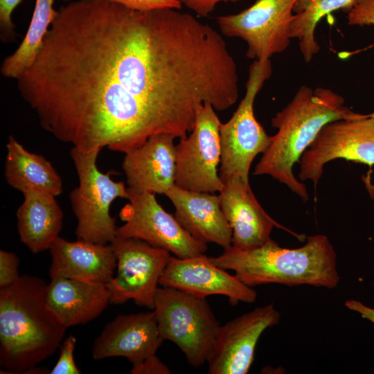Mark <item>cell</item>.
<instances>
[{"instance_id":"obj_2","label":"cell","mask_w":374,"mask_h":374,"mask_svg":"<svg viewBox=\"0 0 374 374\" xmlns=\"http://www.w3.org/2000/svg\"><path fill=\"white\" fill-rule=\"evenodd\" d=\"M47 283L20 276L0 289V364L9 373H26L60 346L66 328L46 300Z\"/></svg>"},{"instance_id":"obj_3","label":"cell","mask_w":374,"mask_h":374,"mask_svg":"<svg viewBox=\"0 0 374 374\" xmlns=\"http://www.w3.org/2000/svg\"><path fill=\"white\" fill-rule=\"evenodd\" d=\"M343 96L332 90L302 85L292 100L271 120L278 132L255 167L253 175H269L285 184L303 201L309 195L293 167L327 124L355 117Z\"/></svg>"},{"instance_id":"obj_11","label":"cell","mask_w":374,"mask_h":374,"mask_svg":"<svg viewBox=\"0 0 374 374\" xmlns=\"http://www.w3.org/2000/svg\"><path fill=\"white\" fill-rule=\"evenodd\" d=\"M110 244L116 257V274L107 283L110 304L133 300L153 310L159 280L170 253L136 238L116 237Z\"/></svg>"},{"instance_id":"obj_10","label":"cell","mask_w":374,"mask_h":374,"mask_svg":"<svg viewBox=\"0 0 374 374\" xmlns=\"http://www.w3.org/2000/svg\"><path fill=\"white\" fill-rule=\"evenodd\" d=\"M215 110L212 105L204 103L197 113L190 134L176 145L175 185L179 188L214 193L224 187L217 172L222 122Z\"/></svg>"},{"instance_id":"obj_13","label":"cell","mask_w":374,"mask_h":374,"mask_svg":"<svg viewBox=\"0 0 374 374\" xmlns=\"http://www.w3.org/2000/svg\"><path fill=\"white\" fill-rule=\"evenodd\" d=\"M280 314L273 304L258 307L220 326L207 359L209 374H246L254 360L258 341Z\"/></svg>"},{"instance_id":"obj_16","label":"cell","mask_w":374,"mask_h":374,"mask_svg":"<svg viewBox=\"0 0 374 374\" xmlns=\"http://www.w3.org/2000/svg\"><path fill=\"white\" fill-rule=\"evenodd\" d=\"M163 341L153 310L120 314L96 339L91 354L96 360L123 357L134 366L154 355Z\"/></svg>"},{"instance_id":"obj_7","label":"cell","mask_w":374,"mask_h":374,"mask_svg":"<svg viewBox=\"0 0 374 374\" xmlns=\"http://www.w3.org/2000/svg\"><path fill=\"white\" fill-rule=\"evenodd\" d=\"M270 59L254 60L249 69L246 92L236 111L220 127L222 154L219 175L225 181L233 175L249 181L252 161L263 153L271 141L253 112L256 96L271 75Z\"/></svg>"},{"instance_id":"obj_8","label":"cell","mask_w":374,"mask_h":374,"mask_svg":"<svg viewBox=\"0 0 374 374\" xmlns=\"http://www.w3.org/2000/svg\"><path fill=\"white\" fill-rule=\"evenodd\" d=\"M129 203L120 211L125 222L117 227L121 238H136L174 256L186 258L204 254L206 244L195 239L157 201L155 194L136 192L128 188Z\"/></svg>"},{"instance_id":"obj_1","label":"cell","mask_w":374,"mask_h":374,"mask_svg":"<svg viewBox=\"0 0 374 374\" xmlns=\"http://www.w3.org/2000/svg\"><path fill=\"white\" fill-rule=\"evenodd\" d=\"M16 80L55 139L125 154L154 134L187 136L213 84L204 44L184 13L103 0L61 6Z\"/></svg>"},{"instance_id":"obj_27","label":"cell","mask_w":374,"mask_h":374,"mask_svg":"<svg viewBox=\"0 0 374 374\" xmlns=\"http://www.w3.org/2000/svg\"><path fill=\"white\" fill-rule=\"evenodd\" d=\"M347 19L348 25L374 26V0H359ZM369 115L374 119V112Z\"/></svg>"},{"instance_id":"obj_18","label":"cell","mask_w":374,"mask_h":374,"mask_svg":"<svg viewBox=\"0 0 374 374\" xmlns=\"http://www.w3.org/2000/svg\"><path fill=\"white\" fill-rule=\"evenodd\" d=\"M166 195L172 202L175 216L195 239L215 243L224 249L232 244V229L220 206L218 195L177 186Z\"/></svg>"},{"instance_id":"obj_30","label":"cell","mask_w":374,"mask_h":374,"mask_svg":"<svg viewBox=\"0 0 374 374\" xmlns=\"http://www.w3.org/2000/svg\"><path fill=\"white\" fill-rule=\"evenodd\" d=\"M132 374H169L170 368L156 355H152L139 364L132 366Z\"/></svg>"},{"instance_id":"obj_29","label":"cell","mask_w":374,"mask_h":374,"mask_svg":"<svg viewBox=\"0 0 374 374\" xmlns=\"http://www.w3.org/2000/svg\"><path fill=\"white\" fill-rule=\"evenodd\" d=\"M23 0H0V26L3 37L10 38L15 35V25L12 14Z\"/></svg>"},{"instance_id":"obj_32","label":"cell","mask_w":374,"mask_h":374,"mask_svg":"<svg viewBox=\"0 0 374 374\" xmlns=\"http://www.w3.org/2000/svg\"><path fill=\"white\" fill-rule=\"evenodd\" d=\"M344 305L348 309L359 314L363 319H367L374 323V308L367 306L361 301L355 299L346 301Z\"/></svg>"},{"instance_id":"obj_12","label":"cell","mask_w":374,"mask_h":374,"mask_svg":"<svg viewBox=\"0 0 374 374\" xmlns=\"http://www.w3.org/2000/svg\"><path fill=\"white\" fill-rule=\"evenodd\" d=\"M337 159L374 165V119L369 114L325 125L301 157L300 181L317 186L324 166Z\"/></svg>"},{"instance_id":"obj_14","label":"cell","mask_w":374,"mask_h":374,"mask_svg":"<svg viewBox=\"0 0 374 374\" xmlns=\"http://www.w3.org/2000/svg\"><path fill=\"white\" fill-rule=\"evenodd\" d=\"M159 285L199 298L226 296L233 305L239 302L253 303L257 298L254 289L242 283L235 275L214 265L204 253L186 258L170 256Z\"/></svg>"},{"instance_id":"obj_20","label":"cell","mask_w":374,"mask_h":374,"mask_svg":"<svg viewBox=\"0 0 374 374\" xmlns=\"http://www.w3.org/2000/svg\"><path fill=\"white\" fill-rule=\"evenodd\" d=\"M110 298L107 284L101 283L53 278L46 287L47 302L66 328L98 317Z\"/></svg>"},{"instance_id":"obj_23","label":"cell","mask_w":374,"mask_h":374,"mask_svg":"<svg viewBox=\"0 0 374 374\" xmlns=\"http://www.w3.org/2000/svg\"><path fill=\"white\" fill-rule=\"evenodd\" d=\"M359 0H297L291 23L292 39L299 41L303 60L308 62L320 50L315 38L318 23L327 15L341 10L348 13Z\"/></svg>"},{"instance_id":"obj_5","label":"cell","mask_w":374,"mask_h":374,"mask_svg":"<svg viewBox=\"0 0 374 374\" xmlns=\"http://www.w3.org/2000/svg\"><path fill=\"white\" fill-rule=\"evenodd\" d=\"M152 310L163 341L175 344L193 367L207 362L220 324L206 298L161 286Z\"/></svg>"},{"instance_id":"obj_15","label":"cell","mask_w":374,"mask_h":374,"mask_svg":"<svg viewBox=\"0 0 374 374\" xmlns=\"http://www.w3.org/2000/svg\"><path fill=\"white\" fill-rule=\"evenodd\" d=\"M224 183L218 195L222 211L232 229L231 246L249 250L265 244L274 227L285 229L262 208L249 181L233 175Z\"/></svg>"},{"instance_id":"obj_26","label":"cell","mask_w":374,"mask_h":374,"mask_svg":"<svg viewBox=\"0 0 374 374\" xmlns=\"http://www.w3.org/2000/svg\"><path fill=\"white\" fill-rule=\"evenodd\" d=\"M19 258L10 251L0 250V289L11 285L19 278Z\"/></svg>"},{"instance_id":"obj_17","label":"cell","mask_w":374,"mask_h":374,"mask_svg":"<svg viewBox=\"0 0 374 374\" xmlns=\"http://www.w3.org/2000/svg\"><path fill=\"white\" fill-rule=\"evenodd\" d=\"M175 139L169 134H154L140 147L125 153L122 167L129 188L166 195L175 186Z\"/></svg>"},{"instance_id":"obj_22","label":"cell","mask_w":374,"mask_h":374,"mask_svg":"<svg viewBox=\"0 0 374 374\" xmlns=\"http://www.w3.org/2000/svg\"><path fill=\"white\" fill-rule=\"evenodd\" d=\"M6 150L5 177L10 186L22 193L37 191L55 197L62 193V179L44 157L28 151L11 135Z\"/></svg>"},{"instance_id":"obj_33","label":"cell","mask_w":374,"mask_h":374,"mask_svg":"<svg viewBox=\"0 0 374 374\" xmlns=\"http://www.w3.org/2000/svg\"><path fill=\"white\" fill-rule=\"evenodd\" d=\"M63 1H69V0H63Z\"/></svg>"},{"instance_id":"obj_25","label":"cell","mask_w":374,"mask_h":374,"mask_svg":"<svg viewBox=\"0 0 374 374\" xmlns=\"http://www.w3.org/2000/svg\"><path fill=\"white\" fill-rule=\"evenodd\" d=\"M76 338L72 335L66 338L60 345V353L58 359L49 372L50 374H80L81 371L78 368L75 359L74 350Z\"/></svg>"},{"instance_id":"obj_24","label":"cell","mask_w":374,"mask_h":374,"mask_svg":"<svg viewBox=\"0 0 374 374\" xmlns=\"http://www.w3.org/2000/svg\"><path fill=\"white\" fill-rule=\"evenodd\" d=\"M54 0H35L27 33L19 47L6 57L1 66V75L17 79L35 61L43 39L57 15Z\"/></svg>"},{"instance_id":"obj_6","label":"cell","mask_w":374,"mask_h":374,"mask_svg":"<svg viewBox=\"0 0 374 374\" xmlns=\"http://www.w3.org/2000/svg\"><path fill=\"white\" fill-rule=\"evenodd\" d=\"M100 151L71 148L70 154L79 184L69 197L78 222L77 239L107 244L116 237V220L110 215V206L118 197L127 199L128 188L98 169L96 161Z\"/></svg>"},{"instance_id":"obj_28","label":"cell","mask_w":374,"mask_h":374,"mask_svg":"<svg viewBox=\"0 0 374 374\" xmlns=\"http://www.w3.org/2000/svg\"><path fill=\"white\" fill-rule=\"evenodd\" d=\"M114 2L138 11H150L159 9L180 10L182 5L176 0H103Z\"/></svg>"},{"instance_id":"obj_4","label":"cell","mask_w":374,"mask_h":374,"mask_svg":"<svg viewBox=\"0 0 374 374\" xmlns=\"http://www.w3.org/2000/svg\"><path fill=\"white\" fill-rule=\"evenodd\" d=\"M210 260L219 267L235 271L242 283L251 287L278 283L334 289L340 280L337 253L324 234L310 235L304 245L295 249L281 247L271 238L249 250L231 246L221 255L210 257Z\"/></svg>"},{"instance_id":"obj_21","label":"cell","mask_w":374,"mask_h":374,"mask_svg":"<svg viewBox=\"0 0 374 374\" xmlns=\"http://www.w3.org/2000/svg\"><path fill=\"white\" fill-rule=\"evenodd\" d=\"M24 201L17 211L20 240L33 253L49 249L59 237L63 213L55 196L37 191L22 193Z\"/></svg>"},{"instance_id":"obj_9","label":"cell","mask_w":374,"mask_h":374,"mask_svg":"<svg viewBox=\"0 0 374 374\" xmlns=\"http://www.w3.org/2000/svg\"><path fill=\"white\" fill-rule=\"evenodd\" d=\"M297 0H257L244 10L217 18L222 35L247 44L249 59H270L290 45L294 6Z\"/></svg>"},{"instance_id":"obj_19","label":"cell","mask_w":374,"mask_h":374,"mask_svg":"<svg viewBox=\"0 0 374 374\" xmlns=\"http://www.w3.org/2000/svg\"><path fill=\"white\" fill-rule=\"evenodd\" d=\"M49 250L51 278H66L107 284L116 269V257L111 244L78 239L69 241L57 237Z\"/></svg>"},{"instance_id":"obj_31","label":"cell","mask_w":374,"mask_h":374,"mask_svg":"<svg viewBox=\"0 0 374 374\" xmlns=\"http://www.w3.org/2000/svg\"><path fill=\"white\" fill-rule=\"evenodd\" d=\"M182 6L196 13L199 17L208 16L220 3H235L239 0H176Z\"/></svg>"}]
</instances>
